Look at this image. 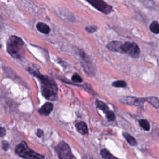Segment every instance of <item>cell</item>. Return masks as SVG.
Masks as SVG:
<instances>
[{
    "label": "cell",
    "mask_w": 159,
    "mask_h": 159,
    "mask_svg": "<svg viewBox=\"0 0 159 159\" xmlns=\"http://www.w3.org/2000/svg\"><path fill=\"white\" fill-rule=\"evenodd\" d=\"M29 73L39 79L42 95L47 100L54 101L58 97V88L55 82L47 76L43 75L38 71L31 68L27 70Z\"/></svg>",
    "instance_id": "obj_1"
},
{
    "label": "cell",
    "mask_w": 159,
    "mask_h": 159,
    "mask_svg": "<svg viewBox=\"0 0 159 159\" xmlns=\"http://www.w3.org/2000/svg\"><path fill=\"white\" fill-rule=\"evenodd\" d=\"M24 47L23 40L16 36H11L7 42V50L8 53L14 58H19Z\"/></svg>",
    "instance_id": "obj_2"
},
{
    "label": "cell",
    "mask_w": 159,
    "mask_h": 159,
    "mask_svg": "<svg viewBox=\"0 0 159 159\" xmlns=\"http://www.w3.org/2000/svg\"><path fill=\"white\" fill-rule=\"evenodd\" d=\"M15 152L21 157L24 158H44V157L41 155L29 148L26 142L23 141L19 144L15 148Z\"/></svg>",
    "instance_id": "obj_3"
},
{
    "label": "cell",
    "mask_w": 159,
    "mask_h": 159,
    "mask_svg": "<svg viewBox=\"0 0 159 159\" xmlns=\"http://www.w3.org/2000/svg\"><path fill=\"white\" fill-rule=\"evenodd\" d=\"M121 50L122 53L127 54L129 56L135 58H138L140 53L138 45L135 43L129 42H127L122 44Z\"/></svg>",
    "instance_id": "obj_4"
},
{
    "label": "cell",
    "mask_w": 159,
    "mask_h": 159,
    "mask_svg": "<svg viewBox=\"0 0 159 159\" xmlns=\"http://www.w3.org/2000/svg\"><path fill=\"white\" fill-rule=\"evenodd\" d=\"M55 150L58 154V158L60 159L74 158L69 145L65 142H61L55 147Z\"/></svg>",
    "instance_id": "obj_5"
},
{
    "label": "cell",
    "mask_w": 159,
    "mask_h": 159,
    "mask_svg": "<svg viewBox=\"0 0 159 159\" xmlns=\"http://www.w3.org/2000/svg\"><path fill=\"white\" fill-rule=\"evenodd\" d=\"M94 8L104 14H110L113 11V8L106 3L103 0H87Z\"/></svg>",
    "instance_id": "obj_6"
},
{
    "label": "cell",
    "mask_w": 159,
    "mask_h": 159,
    "mask_svg": "<svg viewBox=\"0 0 159 159\" xmlns=\"http://www.w3.org/2000/svg\"><path fill=\"white\" fill-rule=\"evenodd\" d=\"M80 60L85 72L88 73V75H93L95 74V68L92 62L88 58V56H87L83 51L80 53Z\"/></svg>",
    "instance_id": "obj_7"
},
{
    "label": "cell",
    "mask_w": 159,
    "mask_h": 159,
    "mask_svg": "<svg viewBox=\"0 0 159 159\" xmlns=\"http://www.w3.org/2000/svg\"><path fill=\"white\" fill-rule=\"evenodd\" d=\"M120 101L129 105L139 106L145 102V98H139L134 97H123L120 99Z\"/></svg>",
    "instance_id": "obj_8"
},
{
    "label": "cell",
    "mask_w": 159,
    "mask_h": 159,
    "mask_svg": "<svg viewBox=\"0 0 159 159\" xmlns=\"http://www.w3.org/2000/svg\"><path fill=\"white\" fill-rule=\"evenodd\" d=\"M54 106L50 103H45L39 110V113L42 116H48L52 111Z\"/></svg>",
    "instance_id": "obj_9"
},
{
    "label": "cell",
    "mask_w": 159,
    "mask_h": 159,
    "mask_svg": "<svg viewBox=\"0 0 159 159\" xmlns=\"http://www.w3.org/2000/svg\"><path fill=\"white\" fill-rule=\"evenodd\" d=\"M122 44L121 42L115 41H112L110 43H109L106 45V47L111 51L122 53V50H121Z\"/></svg>",
    "instance_id": "obj_10"
},
{
    "label": "cell",
    "mask_w": 159,
    "mask_h": 159,
    "mask_svg": "<svg viewBox=\"0 0 159 159\" xmlns=\"http://www.w3.org/2000/svg\"><path fill=\"white\" fill-rule=\"evenodd\" d=\"M75 126H76V129L78 131V132H80L83 135H85V134H88V127L85 122H83V121L78 122V123L76 124Z\"/></svg>",
    "instance_id": "obj_11"
},
{
    "label": "cell",
    "mask_w": 159,
    "mask_h": 159,
    "mask_svg": "<svg viewBox=\"0 0 159 159\" xmlns=\"http://www.w3.org/2000/svg\"><path fill=\"white\" fill-rule=\"evenodd\" d=\"M37 30L42 34H48L50 32V29L48 25L43 23H38L36 25Z\"/></svg>",
    "instance_id": "obj_12"
},
{
    "label": "cell",
    "mask_w": 159,
    "mask_h": 159,
    "mask_svg": "<svg viewBox=\"0 0 159 159\" xmlns=\"http://www.w3.org/2000/svg\"><path fill=\"white\" fill-rule=\"evenodd\" d=\"M145 101L150 103L154 108L158 109L159 108V100L158 98L155 97H149L145 98Z\"/></svg>",
    "instance_id": "obj_13"
},
{
    "label": "cell",
    "mask_w": 159,
    "mask_h": 159,
    "mask_svg": "<svg viewBox=\"0 0 159 159\" xmlns=\"http://www.w3.org/2000/svg\"><path fill=\"white\" fill-rule=\"evenodd\" d=\"M96 105L97 108L103 111L105 114H106L110 111L108 106L105 103H103L101 101H100L99 100H97L96 101Z\"/></svg>",
    "instance_id": "obj_14"
},
{
    "label": "cell",
    "mask_w": 159,
    "mask_h": 159,
    "mask_svg": "<svg viewBox=\"0 0 159 159\" xmlns=\"http://www.w3.org/2000/svg\"><path fill=\"white\" fill-rule=\"evenodd\" d=\"M123 136L126 139V141L131 145H137V141L135 139L134 137H133L132 135H131L129 134L128 133H126L124 132L123 133Z\"/></svg>",
    "instance_id": "obj_15"
},
{
    "label": "cell",
    "mask_w": 159,
    "mask_h": 159,
    "mask_svg": "<svg viewBox=\"0 0 159 159\" xmlns=\"http://www.w3.org/2000/svg\"><path fill=\"white\" fill-rule=\"evenodd\" d=\"M150 30L155 34H159V24L157 21H153L150 25Z\"/></svg>",
    "instance_id": "obj_16"
},
{
    "label": "cell",
    "mask_w": 159,
    "mask_h": 159,
    "mask_svg": "<svg viewBox=\"0 0 159 159\" xmlns=\"http://www.w3.org/2000/svg\"><path fill=\"white\" fill-rule=\"evenodd\" d=\"M139 126L145 131H148L150 130V124L149 122L147 121V120H145V119H140L139 120Z\"/></svg>",
    "instance_id": "obj_17"
},
{
    "label": "cell",
    "mask_w": 159,
    "mask_h": 159,
    "mask_svg": "<svg viewBox=\"0 0 159 159\" xmlns=\"http://www.w3.org/2000/svg\"><path fill=\"white\" fill-rule=\"evenodd\" d=\"M101 155L103 158L106 159H111L113 158H116L114 156H113L108 150L106 149H102L100 152Z\"/></svg>",
    "instance_id": "obj_18"
},
{
    "label": "cell",
    "mask_w": 159,
    "mask_h": 159,
    "mask_svg": "<svg viewBox=\"0 0 159 159\" xmlns=\"http://www.w3.org/2000/svg\"><path fill=\"white\" fill-rule=\"evenodd\" d=\"M112 85L114 87H125L126 86V83L122 80L116 81L112 84Z\"/></svg>",
    "instance_id": "obj_19"
},
{
    "label": "cell",
    "mask_w": 159,
    "mask_h": 159,
    "mask_svg": "<svg viewBox=\"0 0 159 159\" xmlns=\"http://www.w3.org/2000/svg\"><path fill=\"white\" fill-rule=\"evenodd\" d=\"M71 80H72L73 82H77V83H80L83 80L82 78H81V76H80L78 74H77V73H75L73 75V76L71 78Z\"/></svg>",
    "instance_id": "obj_20"
},
{
    "label": "cell",
    "mask_w": 159,
    "mask_h": 159,
    "mask_svg": "<svg viewBox=\"0 0 159 159\" xmlns=\"http://www.w3.org/2000/svg\"><path fill=\"white\" fill-rule=\"evenodd\" d=\"M106 117L108 119V121H114L115 119H116V116L114 114V113L113 112V111H109L106 114Z\"/></svg>",
    "instance_id": "obj_21"
},
{
    "label": "cell",
    "mask_w": 159,
    "mask_h": 159,
    "mask_svg": "<svg viewBox=\"0 0 159 159\" xmlns=\"http://www.w3.org/2000/svg\"><path fill=\"white\" fill-rule=\"evenodd\" d=\"M85 29L88 33H93L97 30V27L94 26H87V27H86Z\"/></svg>",
    "instance_id": "obj_22"
},
{
    "label": "cell",
    "mask_w": 159,
    "mask_h": 159,
    "mask_svg": "<svg viewBox=\"0 0 159 159\" xmlns=\"http://www.w3.org/2000/svg\"><path fill=\"white\" fill-rule=\"evenodd\" d=\"M2 147L5 150H8L10 147V144L7 141H3L2 142Z\"/></svg>",
    "instance_id": "obj_23"
},
{
    "label": "cell",
    "mask_w": 159,
    "mask_h": 159,
    "mask_svg": "<svg viewBox=\"0 0 159 159\" xmlns=\"http://www.w3.org/2000/svg\"><path fill=\"white\" fill-rule=\"evenodd\" d=\"M6 135V130L4 127H0V137H3Z\"/></svg>",
    "instance_id": "obj_24"
},
{
    "label": "cell",
    "mask_w": 159,
    "mask_h": 159,
    "mask_svg": "<svg viewBox=\"0 0 159 159\" xmlns=\"http://www.w3.org/2000/svg\"><path fill=\"white\" fill-rule=\"evenodd\" d=\"M43 135H44V131L41 129H38V131L37 132V135L39 137H41L43 136Z\"/></svg>",
    "instance_id": "obj_25"
},
{
    "label": "cell",
    "mask_w": 159,
    "mask_h": 159,
    "mask_svg": "<svg viewBox=\"0 0 159 159\" xmlns=\"http://www.w3.org/2000/svg\"><path fill=\"white\" fill-rule=\"evenodd\" d=\"M3 20H2V17L0 16V30L2 29V28H3Z\"/></svg>",
    "instance_id": "obj_26"
},
{
    "label": "cell",
    "mask_w": 159,
    "mask_h": 159,
    "mask_svg": "<svg viewBox=\"0 0 159 159\" xmlns=\"http://www.w3.org/2000/svg\"><path fill=\"white\" fill-rule=\"evenodd\" d=\"M1 48H2V45L0 44V49H1Z\"/></svg>",
    "instance_id": "obj_27"
}]
</instances>
